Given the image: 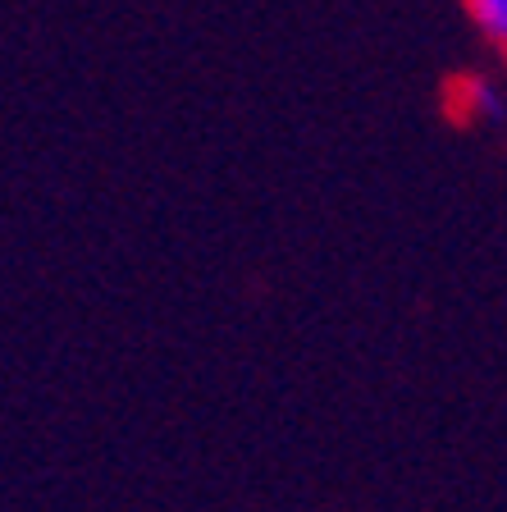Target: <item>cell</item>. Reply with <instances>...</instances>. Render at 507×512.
Listing matches in <instances>:
<instances>
[{
  "mask_svg": "<svg viewBox=\"0 0 507 512\" xmlns=\"http://www.w3.org/2000/svg\"><path fill=\"white\" fill-rule=\"evenodd\" d=\"M462 5H466V14L480 23L485 37L507 46V0H462Z\"/></svg>",
  "mask_w": 507,
  "mask_h": 512,
  "instance_id": "obj_2",
  "label": "cell"
},
{
  "mask_svg": "<svg viewBox=\"0 0 507 512\" xmlns=\"http://www.w3.org/2000/svg\"><path fill=\"white\" fill-rule=\"evenodd\" d=\"M462 115L471 119H498L503 115V92H498L489 78H462Z\"/></svg>",
  "mask_w": 507,
  "mask_h": 512,
  "instance_id": "obj_1",
  "label": "cell"
}]
</instances>
